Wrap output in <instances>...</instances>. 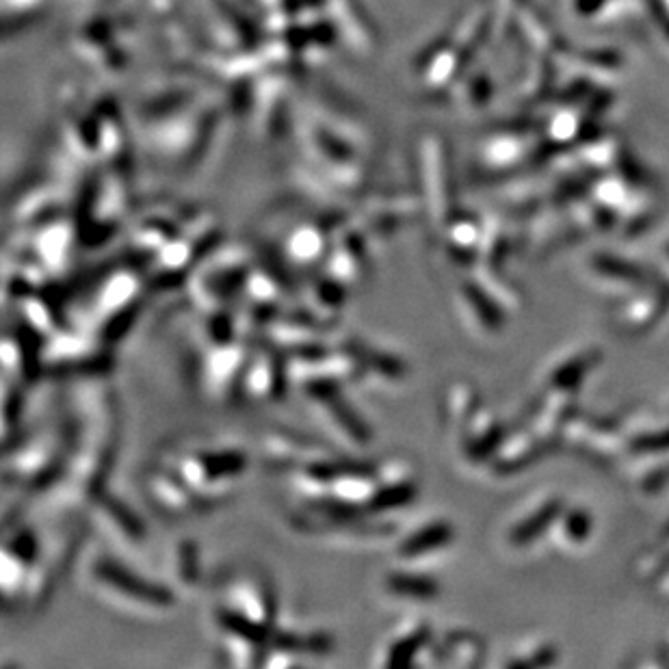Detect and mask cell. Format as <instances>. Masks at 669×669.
Wrapping results in <instances>:
<instances>
[{
  "mask_svg": "<svg viewBox=\"0 0 669 669\" xmlns=\"http://www.w3.org/2000/svg\"><path fill=\"white\" fill-rule=\"evenodd\" d=\"M275 613L269 583L256 572H241L230 576L226 587L219 589L213 622L221 644L234 654L236 648L252 650L267 637Z\"/></svg>",
  "mask_w": 669,
  "mask_h": 669,
  "instance_id": "1",
  "label": "cell"
},
{
  "mask_svg": "<svg viewBox=\"0 0 669 669\" xmlns=\"http://www.w3.org/2000/svg\"><path fill=\"white\" fill-rule=\"evenodd\" d=\"M85 583L104 605L130 615L156 618L169 615L176 605L174 592L143 579L109 555H94L87 561Z\"/></svg>",
  "mask_w": 669,
  "mask_h": 669,
  "instance_id": "2",
  "label": "cell"
}]
</instances>
